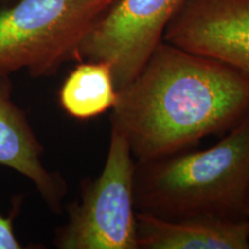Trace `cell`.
<instances>
[{"instance_id":"1","label":"cell","mask_w":249,"mask_h":249,"mask_svg":"<svg viewBox=\"0 0 249 249\" xmlns=\"http://www.w3.org/2000/svg\"><path fill=\"white\" fill-rule=\"evenodd\" d=\"M112 110V127L147 163L233 128L249 112V76L163 40Z\"/></svg>"},{"instance_id":"2","label":"cell","mask_w":249,"mask_h":249,"mask_svg":"<svg viewBox=\"0 0 249 249\" xmlns=\"http://www.w3.org/2000/svg\"><path fill=\"white\" fill-rule=\"evenodd\" d=\"M248 198L249 112L213 147L136 163L139 213L247 220Z\"/></svg>"},{"instance_id":"3","label":"cell","mask_w":249,"mask_h":249,"mask_svg":"<svg viewBox=\"0 0 249 249\" xmlns=\"http://www.w3.org/2000/svg\"><path fill=\"white\" fill-rule=\"evenodd\" d=\"M117 0H20L0 13V74H53Z\"/></svg>"},{"instance_id":"4","label":"cell","mask_w":249,"mask_h":249,"mask_svg":"<svg viewBox=\"0 0 249 249\" xmlns=\"http://www.w3.org/2000/svg\"><path fill=\"white\" fill-rule=\"evenodd\" d=\"M136 161L128 141L111 128L101 176L83 192L58 235L64 249H139L135 207Z\"/></svg>"},{"instance_id":"5","label":"cell","mask_w":249,"mask_h":249,"mask_svg":"<svg viewBox=\"0 0 249 249\" xmlns=\"http://www.w3.org/2000/svg\"><path fill=\"white\" fill-rule=\"evenodd\" d=\"M186 0H117L80 46V60L105 61L119 90L134 80Z\"/></svg>"},{"instance_id":"6","label":"cell","mask_w":249,"mask_h":249,"mask_svg":"<svg viewBox=\"0 0 249 249\" xmlns=\"http://www.w3.org/2000/svg\"><path fill=\"white\" fill-rule=\"evenodd\" d=\"M163 40L249 76V0H186Z\"/></svg>"},{"instance_id":"7","label":"cell","mask_w":249,"mask_h":249,"mask_svg":"<svg viewBox=\"0 0 249 249\" xmlns=\"http://www.w3.org/2000/svg\"><path fill=\"white\" fill-rule=\"evenodd\" d=\"M136 235L142 249H249L247 220L165 219L138 211Z\"/></svg>"},{"instance_id":"8","label":"cell","mask_w":249,"mask_h":249,"mask_svg":"<svg viewBox=\"0 0 249 249\" xmlns=\"http://www.w3.org/2000/svg\"><path fill=\"white\" fill-rule=\"evenodd\" d=\"M40 155L26 117L0 89V165L29 179L52 208H59L64 189L45 169Z\"/></svg>"},{"instance_id":"9","label":"cell","mask_w":249,"mask_h":249,"mask_svg":"<svg viewBox=\"0 0 249 249\" xmlns=\"http://www.w3.org/2000/svg\"><path fill=\"white\" fill-rule=\"evenodd\" d=\"M118 89L111 66L105 61L86 60L62 83L59 103L68 116L80 120L96 118L113 108Z\"/></svg>"},{"instance_id":"10","label":"cell","mask_w":249,"mask_h":249,"mask_svg":"<svg viewBox=\"0 0 249 249\" xmlns=\"http://www.w3.org/2000/svg\"><path fill=\"white\" fill-rule=\"evenodd\" d=\"M18 248H21V245L15 238L12 222L8 218L0 216V249Z\"/></svg>"},{"instance_id":"11","label":"cell","mask_w":249,"mask_h":249,"mask_svg":"<svg viewBox=\"0 0 249 249\" xmlns=\"http://www.w3.org/2000/svg\"><path fill=\"white\" fill-rule=\"evenodd\" d=\"M247 223H248V229H249V198H248V213H247Z\"/></svg>"}]
</instances>
